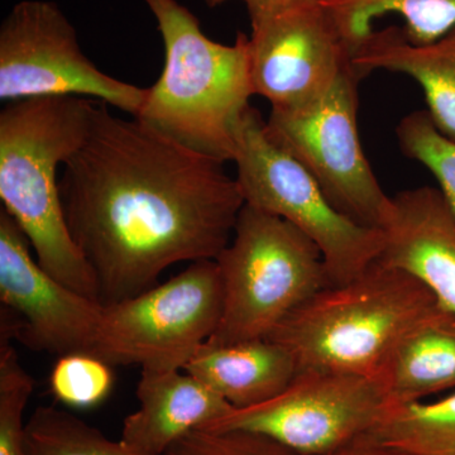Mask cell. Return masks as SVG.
Here are the masks:
<instances>
[{
  "instance_id": "6da1fadb",
  "label": "cell",
  "mask_w": 455,
  "mask_h": 455,
  "mask_svg": "<svg viewBox=\"0 0 455 455\" xmlns=\"http://www.w3.org/2000/svg\"><path fill=\"white\" fill-rule=\"evenodd\" d=\"M59 181L66 223L103 305L147 291L175 263L217 259L245 204L224 163L101 101Z\"/></svg>"
},
{
  "instance_id": "7a4b0ae2",
  "label": "cell",
  "mask_w": 455,
  "mask_h": 455,
  "mask_svg": "<svg viewBox=\"0 0 455 455\" xmlns=\"http://www.w3.org/2000/svg\"><path fill=\"white\" fill-rule=\"evenodd\" d=\"M98 103L82 97L7 103L0 112V199L25 232L41 267L100 302L94 272L66 223L57 181L60 167L85 142Z\"/></svg>"
},
{
  "instance_id": "3957f363",
  "label": "cell",
  "mask_w": 455,
  "mask_h": 455,
  "mask_svg": "<svg viewBox=\"0 0 455 455\" xmlns=\"http://www.w3.org/2000/svg\"><path fill=\"white\" fill-rule=\"evenodd\" d=\"M145 2L163 36L164 66L136 119L196 154L233 163L239 125L254 95L250 37L238 32L235 44H218L178 0Z\"/></svg>"
},
{
  "instance_id": "277c9868",
  "label": "cell",
  "mask_w": 455,
  "mask_h": 455,
  "mask_svg": "<svg viewBox=\"0 0 455 455\" xmlns=\"http://www.w3.org/2000/svg\"><path fill=\"white\" fill-rule=\"evenodd\" d=\"M435 307L433 293L418 278L376 260L349 283L320 290L267 339L291 352L298 372L379 377L400 338Z\"/></svg>"
},
{
  "instance_id": "5b68a950",
  "label": "cell",
  "mask_w": 455,
  "mask_h": 455,
  "mask_svg": "<svg viewBox=\"0 0 455 455\" xmlns=\"http://www.w3.org/2000/svg\"><path fill=\"white\" fill-rule=\"evenodd\" d=\"M224 307L209 343L267 338L329 286L322 251L290 221L244 204L232 241L217 257Z\"/></svg>"
},
{
  "instance_id": "8992f818",
  "label": "cell",
  "mask_w": 455,
  "mask_h": 455,
  "mask_svg": "<svg viewBox=\"0 0 455 455\" xmlns=\"http://www.w3.org/2000/svg\"><path fill=\"white\" fill-rule=\"evenodd\" d=\"M233 163L247 205L290 221L319 247L329 286L349 283L379 259L381 230L337 211L313 176L268 139L256 108H248L239 125Z\"/></svg>"
},
{
  "instance_id": "52a82bcc",
  "label": "cell",
  "mask_w": 455,
  "mask_h": 455,
  "mask_svg": "<svg viewBox=\"0 0 455 455\" xmlns=\"http://www.w3.org/2000/svg\"><path fill=\"white\" fill-rule=\"evenodd\" d=\"M223 307L217 260H196L164 283L104 305L92 355L112 367L182 371L217 331Z\"/></svg>"
},
{
  "instance_id": "ba28073f",
  "label": "cell",
  "mask_w": 455,
  "mask_h": 455,
  "mask_svg": "<svg viewBox=\"0 0 455 455\" xmlns=\"http://www.w3.org/2000/svg\"><path fill=\"white\" fill-rule=\"evenodd\" d=\"M363 79L353 66L313 103L272 109L266 133L313 176L337 211L381 230L391 197L374 176L358 136V85Z\"/></svg>"
},
{
  "instance_id": "9c48e42d",
  "label": "cell",
  "mask_w": 455,
  "mask_h": 455,
  "mask_svg": "<svg viewBox=\"0 0 455 455\" xmlns=\"http://www.w3.org/2000/svg\"><path fill=\"white\" fill-rule=\"evenodd\" d=\"M46 97L89 98L136 118L147 89L103 73L55 2L23 0L0 27V99Z\"/></svg>"
},
{
  "instance_id": "30bf717a",
  "label": "cell",
  "mask_w": 455,
  "mask_h": 455,
  "mask_svg": "<svg viewBox=\"0 0 455 455\" xmlns=\"http://www.w3.org/2000/svg\"><path fill=\"white\" fill-rule=\"evenodd\" d=\"M390 403L379 377L307 370L280 395L206 427L244 430L276 440L298 455H323L366 435Z\"/></svg>"
},
{
  "instance_id": "8fae6325",
  "label": "cell",
  "mask_w": 455,
  "mask_h": 455,
  "mask_svg": "<svg viewBox=\"0 0 455 455\" xmlns=\"http://www.w3.org/2000/svg\"><path fill=\"white\" fill-rule=\"evenodd\" d=\"M28 238L0 211V334L50 355L92 353L104 305L75 291L41 267Z\"/></svg>"
},
{
  "instance_id": "7c38bea8",
  "label": "cell",
  "mask_w": 455,
  "mask_h": 455,
  "mask_svg": "<svg viewBox=\"0 0 455 455\" xmlns=\"http://www.w3.org/2000/svg\"><path fill=\"white\" fill-rule=\"evenodd\" d=\"M248 40L254 95L272 109L313 103L347 68L352 52L323 2L304 3L251 22Z\"/></svg>"
},
{
  "instance_id": "4fadbf2b",
  "label": "cell",
  "mask_w": 455,
  "mask_h": 455,
  "mask_svg": "<svg viewBox=\"0 0 455 455\" xmlns=\"http://www.w3.org/2000/svg\"><path fill=\"white\" fill-rule=\"evenodd\" d=\"M379 262L403 269L455 315V217L439 188L400 191L381 227Z\"/></svg>"
},
{
  "instance_id": "5bb4252c",
  "label": "cell",
  "mask_w": 455,
  "mask_h": 455,
  "mask_svg": "<svg viewBox=\"0 0 455 455\" xmlns=\"http://www.w3.org/2000/svg\"><path fill=\"white\" fill-rule=\"evenodd\" d=\"M136 395L140 409L124 419L121 442L145 455H166L182 436L235 409L185 371H142Z\"/></svg>"
},
{
  "instance_id": "9a60e30c",
  "label": "cell",
  "mask_w": 455,
  "mask_h": 455,
  "mask_svg": "<svg viewBox=\"0 0 455 455\" xmlns=\"http://www.w3.org/2000/svg\"><path fill=\"white\" fill-rule=\"evenodd\" d=\"M352 64L364 77L374 70L412 77L424 90L435 127L455 140V28L429 44H412L403 27L374 29L355 51Z\"/></svg>"
},
{
  "instance_id": "2e32d148",
  "label": "cell",
  "mask_w": 455,
  "mask_h": 455,
  "mask_svg": "<svg viewBox=\"0 0 455 455\" xmlns=\"http://www.w3.org/2000/svg\"><path fill=\"white\" fill-rule=\"evenodd\" d=\"M235 409L271 400L292 382L298 364L289 349L263 338L232 344L206 341L185 366Z\"/></svg>"
},
{
  "instance_id": "e0dca14e",
  "label": "cell",
  "mask_w": 455,
  "mask_h": 455,
  "mask_svg": "<svg viewBox=\"0 0 455 455\" xmlns=\"http://www.w3.org/2000/svg\"><path fill=\"white\" fill-rule=\"evenodd\" d=\"M379 379L390 403L421 401L455 387V315L439 307L406 331Z\"/></svg>"
},
{
  "instance_id": "ac0fdd59",
  "label": "cell",
  "mask_w": 455,
  "mask_h": 455,
  "mask_svg": "<svg viewBox=\"0 0 455 455\" xmlns=\"http://www.w3.org/2000/svg\"><path fill=\"white\" fill-rule=\"evenodd\" d=\"M333 13L350 52L374 31L377 18L396 13L403 18L407 40L429 44L455 28V0H324Z\"/></svg>"
},
{
  "instance_id": "d6986e66",
  "label": "cell",
  "mask_w": 455,
  "mask_h": 455,
  "mask_svg": "<svg viewBox=\"0 0 455 455\" xmlns=\"http://www.w3.org/2000/svg\"><path fill=\"white\" fill-rule=\"evenodd\" d=\"M410 455H455V394L435 403H390L366 434Z\"/></svg>"
},
{
  "instance_id": "ffe728a7",
  "label": "cell",
  "mask_w": 455,
  "mask_h": 455,
  "mask_svg": "<svg viewBox=\"0 0 455 455\" xmlns=\"http://www.w3.org/2000/svg\"><path fill=\"white\" fill-rule=\"evenodd\" d=\"M26 455H145L110 440L82 419L57 409L40 406L26 427Z\"/></svg>"
},
{
  "instance_id": "44dd1931",
  "label": "cell",
  "mask_w": 455,
  "mask_h": 455,
  "mask_svg": "<svg viewBox=\"0 0 455 455\" xmlns=\"http://www.w3.org/2000/svg\"><path fill=\"white\" fill-rule=\"evenodd\" d=\"M396 136L401 152L424 164L438 180L440 193L455 217V140L440 133L427 110L401 119Z\"/></svg>"
},
{
  "instance_id": "7402d4cb",
  "label": "cell",
  "mask_w": 455,
  "mask_h": 455,
  "mask_svg": "<svg viewBox=\"0 0 455 455\" xmlns=\"http://www.w3.org/2000/svg\"><path fill=\"white\" fill-rule=\"evenodd\" d=\"M12 341L0 334V455H26L25 411L35 381Z\"/></svg>"
},
{
  "instance_id": "603a6c76",
  "label": "cell",
  "mask_w": 455,
  "mask_h": 455,
  "mask_svg": "<svg viewBox=\"0 0 455 455\" xmlns=\"http://www.w3.org/2000/svg\"><path fill=\"white\" fill-rule=\"evenodd\" d=\"M113 386L112 366L92 353L61 355L50 373L53 396L75 409H89L103 403Z\"/></svg>"
},
{
  "instance_id": "cb8c5ba5",
  "label": "cell",
  "mask_w": 455,
  "mask_h": 455,
  "mask_svg": "<svg viewBox=\"0 0 455 455\" xmlns=\"http://www.w3.org/2000/svg\"><path fill=\"white\" fill-rule=\"evenodd\" d=\"M166 455H298L276 440L244 430L197 429L182 436Z\"/></svg>"
},
{
  "instance_id": "d4e9b609",
  "label": "cell",
  "mask_w": 455,
  "mask_h": 455,
  "mask_svg": "<svg viewBox=\"0 0 455 455\" xmlns=\"http://www.w3.org/2000/svg\"><path fill=\"white\" fill-rule=\"evenodd\" d=\"M247 8L251 22L272 16L284 9L304 4V3L324 2V0H241Z\"/></svg>"
},
{
  "instance_id": "484cf974",
  "label": "cell",
  "mask_w": 455,
  "mask_h": 455,
  "mask_svg": "<svg viewBox=\"0 0 455 455\" xmlns=\"http://www.w3.org/2000/svg\"><path fill=\"white\" fill-rule=\"evenodd\" d=\"M323 455H410L397 449L386 447L379 443L373 442L366 435L361 436L355 442L344 445L337 451Z\"/></svg>"
},
{
  "instance_id": "4316f807",
  "label": "cell",
  "mask_w": 455,
  "mask_h": 455,
  "mask_svg": "<svg viewBox=\"0 0 455 455\" xmlns=\"http://www.w3.org/2000/svg\"><path fill=\"white\" fill-rule=\"evenodd\" d=\"M209 8L220 7V5L223 4V3L228 2V0H203Z\"/></svg>"
}]
</instances>
